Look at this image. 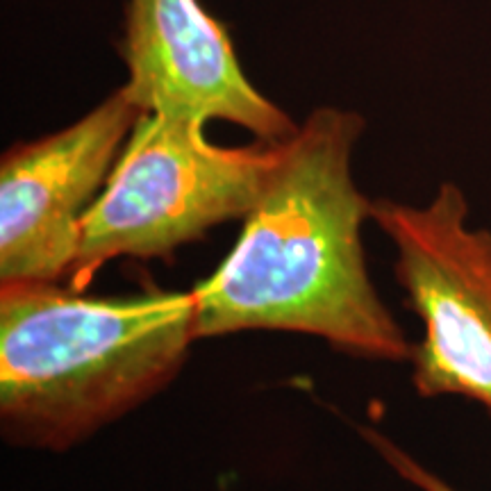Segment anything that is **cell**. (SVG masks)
<instances>
[{"label":"cell","mask_w":491,"mask_h":491,"mask_svg":"<svg viewBox=\"0 0 491 491\" xmlns=\"http://www.w3.org/2000/svg\"><path fill=\"white\" fill-rule=\"evenodd\" d=\"M359 114L318 107L280 141V159L234 248L191 289L198 339L282 330L364 359H409L412 346L373 287L361 225L371 200L350 159Z\"/></svg>","instance_id":"6da1fadb"},{"label":"cell","mask_w":491,"mask_h":491,"mask_svg":"<svg viewBox=\"0 0 491 491\" xmlns=\"http://www.w3.org/2000/svg\"><path fill=\"white\" fill-rule=\"evenodd\" d=\"M196 334L191 291L89 298L59 282L0 284V421L64 450L178 375Z\"/></svg>","instance_id":"7a4b0ae2"},{"label":"cell","mask_w":491,"mask_h":491,"mask_svg":"<svg viewBox=\"0 0 491 491\" xmlns=\"http://www.w3.org/2000/svg\"><path fill=\"white\" fill-rule=\"evenodd\" d=\"M280 159V143L223 148L205 123L141 114L82 219L68 287L85 291L116 257L171 260L212 227L246 219Z\"/></svg>","instance_id":"3957f363"},{"label":"cell","mask_w":491,"mask_h":491,"mask_svg":"<svg viewBox=\"0 0 491 491\" xmlns=\"http://www.w3.org/2000/svg\"><path fill=\"white\" fill-rule=\"evenodd\" d=\"M396 246V277L423 323L412 382L425 398L466 396L491 412V232L469 225V205L441 184L423 207L371 200Z\"/></svg>","instance_id":"277c9868"},{"label":"cell","mask_w":491,"mask_h":491,"mask_svg":"<svg viewBox=\"0 0 491 491\" xmlns=\"http://www.w3.org/2000/svg\"><path fill=\"white\" fill-rule=\"evenodd\" d=\"M141 114L119 89L64 130L2 155L0 284L68 280L82 219Z\"/></svg>","instance_id":"5b68a950"},{"label":"cell","mask_w":491,"mask_h":491,"mask_svg":"<svg viewBox=\"0 0 491 491\" xmlns=\"http://www.w3.org/2000/svg\"><path fill=\"white\" fill-rule=\"evenodd\" d=\"M121 89L143 114L230 121L266 143L298 130L243 75L227 34L198 0H130Z\"/></svg>","instance_id":"8992f818"},{"label":"cell","mask_w":491,"mask_h":491,"mask_svg":"<svg viewBox=\"0 0 491 491\" xmlns=\"http://www.w3.org/2000/svg\"><path fill=\"white\" fill-rule=\"evenodd\" d=\"M359 432L364 435V439H366L368 444H371V446L375 448L384 459H387V464H389L391 469H396L407 482H412V485L418 487L421 491H455L450 485H446V482L441 480L439 475H435L432 471H428L425 466H421L414 457H409V455H407L402 448L396 446L391 439H387L384 435H380L378 430L361 428Z\"/></svg>","instance_id":"52a82bcc"}]
</instances>
